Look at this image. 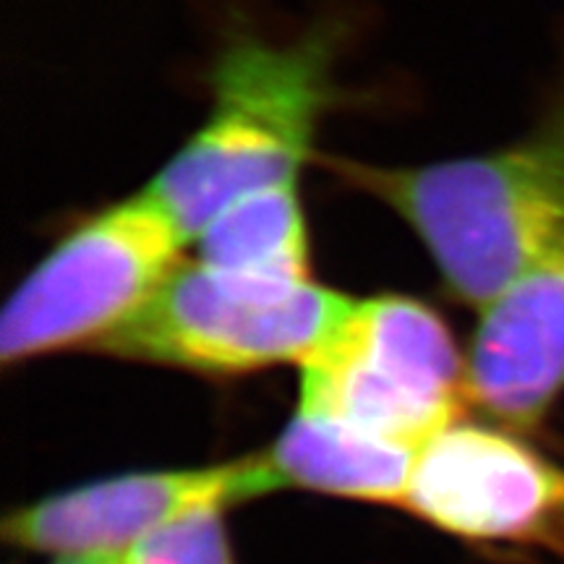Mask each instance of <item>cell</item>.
<instances>
[{
  "label": "cell",
  "mask_w": 564,
  "mask_h": 564,
  "mask_svg": "<svg viewBox=\"0 0 564 564\" xmlns=\"http://www.w3.org/2000/svg\"><path fill=\"white\" fill-rule=\"evenodd\" d=\"M329 167L403 217L447 291L484 312L564 230V82L533 129L502 150L421 167Z\"/></svg>",
  "instance_id": "obj_1"
},
{
  "label": "cell",
  "mask_w": 564,
  "mask_h": 564,
  "mask_svg": "<svg viewBox=\"0 0 564 564\" xmlns=\"http://www.w3.org/2000/svg\"><path fill=\"white\" fill-rule=\"evenodd\" d=\"M335 32L312 30L295 42L232 40L217 55L207 121L144 188L186 243L243 196L299 181L335 100Z\"/></svg>",
  "instance_id": "obj_2"
},
{
  "label": "cell",
  "mask_w": 564,
  "mask_h": 564,
  "mask_svg": "<svg viewBox=\"0 0 564 564\" xmlns=\"http://www.w3.org/2000/svg\"><path fill=\"white\" fill-rule=\"evenodd\" d=\"M468 361L440 314L411 295L350 301L301 366L303 413L421 449L460 421Z\"/></svg>",
  "instance_id": "obj_3"
},
{
  "label": "cell",
  "mask_w": 564,
  "mask_h": 564,
  "mask_svg": "<svg viewBox=\"0 0 564 564\" xmlns=\"http://www.w3.org/2000/svg\"><path fill=\"white\" fill-rule=\"evenodd\" d=\"M314 280H267L181 262L95 352L236 377L306 364L350 306Z\"/></svg>",
  "instance_id": "obj_4"
},
{
  "label": "cell",
  "mask_w": 564,
  "mask_h": 564,
  "mask_svg": "<svg viewBox=\"0 0 564 564\" xmlns=\"http://www.w3.org/2000/svg\"><path fill=\"white\" fill-rule=\"evenodd\" d=\"M186 238L147 192L70 228L21 280L0 316V361L95 350L178 267Z\"/></svg>",
  "instance_id": "obj_5"
},
{
  "label": "cell",
  "mask_w": 564,
  "mask_h": 564,
  "mask_svg": "<svg viewBox=\"0 0 564 564\" xmlns=\"http://www.w3.org/2000/svg\"><path fill=\"white\" fill-rule=\"evenodd\" d=\"M403 507L468 541H525L564 523V468L505 429L457 421L419 449Z\"/></svg>",
  "instance_id": "obj_6"
},
{
  "label": "cell",
  "mask_w": 564,
  "mask_h": 564,
  "mask_svg": "<svg viewBox=\"0 0 564 564\" xmlns=\"http://www.w3.org/2000/svg\"><path fill=\"white\" fill-rule=\"evenodd\" d=\"M280 489L264 455L192 470H150L84 484L19 507L3 539L40 554H118L183 514L249 502Z\"/></svg>",
  "instance_id": "obj_7"
},
{
  "label": "cell",
  "mask_w": 564,
  "mask_h": 564,
  "mask_svg": "<svg viewBox=\"0 0 564 564\" xmlns=\"http://www.w3.org/2000/svg\"><path fill=\"white\" fill-rule=\"evenodd\" d=\"M468 400L510 432H535L564 392V230L481 312Z\"/></svg>",
  "instance_id": "obj_8"
},
{
  "label": "cell",
  "mask_w": 564,
  "mask_h": 564,
  "mask_svg": "<svg viewBox=\"0 0 564 564\" xmlns=\"http://www.w3.org/2000/svg\"><path fill=\"white\" fill-rule=\"evenodd\" d=\"M264 457L280 486L405 505L419 449L299 411Z\"/></svg>",
  "instance_id": "obj_9"
},
{
  "label": "cell",
  "mask_w": 564,
  "mask_h": 564,
  "mask_svg": "<svg viewBox=\"0 0 564 564\" xmlns=\"http://www.w3.org/2000/svg\"><path fill=\"white\" fill-rule=\"evenodd\" d=\"M196 262L267 280H312V249L291 186L243 196L194 238Z\"/></svg>",
  "instance_id": "obj_10"
},
{
  "label": "cell",
  "mask_w": 564,
  "mask_h": 564,
  "mask_svg": "<svg viewBox=\"0 0 564 564\" xmlns=\"http://www.w3.org/2000/svg\"><path fill=\"white\" fill-rule=\"evenodd\" d=\"M121 564H232L220 507L183 514L137 544L118 552Z\"/></svg>",
  "instance_id": "obj_11"
},
{
  "label": "cell",
  "mask_w": 564,
  "mask_h": 564,
  "mask_svg": "<svg viewBox=\"0 0 564 564\" xmlns=\"http://www.w3.org/2000/svg\"><path fill=\"white\" fill-rule=\"evenodd\" d=\"M55 564H121L118 554H79V556H58Z\"/></svg>",
  "instance_id": "obj_12"
}]
</instances>
